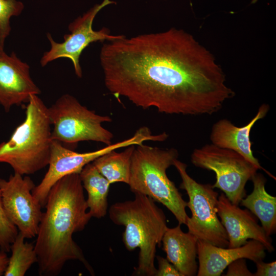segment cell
Listing matches in <instances>:
<instances>
[{
	"mask_svg": "<svg viewBox=\"0 0 276 276\" xmlns=\"http://www.w3.org/2000/svg\"><path fill=\"white\" fill-rule=\"evenodd\" d=\"M100 61L109 91L143 109L209 115L235 95L213 54L182 29L106 41Z\"/></svg>",
	"mask_w": 276,
	"mask_h": 276,
	"instance_id": "6da1fadb",
	"label": "cell"
},
{
	"mask_svg": "<svg viewBox=\"0 0 276 276\" xmlns=\"http://www.w3.org/2000/svg\"><path fill=\"white\" fill-rule=\"evenodd\" d=\"M40 222L34 248L41 276H56L70 260L81 262L93 270L81 248L73 239L83 230L92 217L85 199L79 173L67 175L51 189Z\"/></svg>",
	"mask_w": 276,
	"mask_h": 276,
	"instance_id": "7a4b0ae2",
	"label": "cell"
},
{
	"mask_svg": "<svg viewBox=\"0 0 276 276\" xmlns=\"http://www.w3.org/2000/svg\"><path fill=\"white\" fill-rule=\"evenodd\" d=\"M134 194L132 200L112 204L109 218L114 224L125 226L123 241L127 249H140L134 275L155 276L156 248L160 246L168 228L166 217L153 199L143 194Z\"/></svg>",
	"mask_w": 276,
	"mask_h": 276,
	"instance_id": "3957f363",
	"label": "cell"
},
{
	"mask_svg": "<svg viewBox=\"0 0 276 276\" xmlns=\"http://www.w3.org/2000/svg\"><path fill=\"white\" fill-rule=\"evenodd\" d=\"M27 103L24 122L8 141L0 144V163L21 175L48 165L52 142L48 107L38 95H32Z\"/></svg>",
	"mask_w": 276,
	"mask_h": 276,
	"instance_id": "277c9868",
	"label": "cell"
},
{
	"mask_svg": "<svg viewBox=\"0 0 276 276\" xmlns=\"http://www.w3.org/2000/svg\"><path fill=\"white\" fill-rule=\"evenodd\" d=\"M136 146L131 159L128 183L130 190L162 203L174 215L178 224L186 225L189 217L186 211L187 202L166 174L167 169L177 159L178 151L144 144Z\"/></svg>",
	"mask_w": 276,
	"mask_h": 276,
	"instance_id": "5b68a950",
	"label": "cell"
},
{
	"mask_svg": "<svg viewBox=\"0 0 276 276\" xmlns=\"http://www.w3.org/2000/svg\"><path fill=\"white\" fill-rule=\"evenodd\" d=\"M48 111L53 126L52 140L71 145L83 141L111 144L113 135L102 125L111 122V118L96 114L74 96L62 95L48 107Z\"/></svg>",
	"mask_w": 276,
	"mask_h": 276,
	"instance_id": "8992f818",
	"label": "cell"
},
{
	"mask_svg": "<svg viewBox=\"0 0 276 276\" xmlns=\"http://www.w3.org/2000/svg\"><path fill=\"white\" fill-rule=\"evenodd\" d=\"M173 166L181 178L180 188L189 196L187 206L192 216L187 218L186 224L188 232L198 240L227 247V235L218 216V193L212 185L198 183L192 178L187 172L185 163L176 159Z\"/></svg>",
	"mask_w": 276,
	"mask_h": 276,
	"instance_id": "52a82bcc",
	"label": "cell"
},
{
	"mask_svg": "<svg viewBox=\"0 0 276 276\" xmlns=\"http://www.w3.org/2000/svg\"><path fill=\"white\" fill-rule=\"evenodd\" d=\"M195 166L216 174L214 188L221 190L231 202L239 205L246 196L245 186L258 169L237 152L206 144L195 149L191 155Z\"/></svg>",
	"mask_w": 276,
	"mask_h": 276,
	"instance_id": "ba28073f",
	"label": "cell"
},
{
	"mask_svg": "<svg viewBox=\"0 0 276 276\" xmlns=\"http://www.w3.org/2000/svg\"><path fill=\"white\" fill-rule=\"evenodd\" d=\"M155 140L156 136L151 133L149 128L142 127L131 137L98 150L85 153L74 151L63 146L61 142L52 140L49 169L40 183L33 189L32 195L42 208H44L51 189L63 177L73 173L79 174L86 165L111 151Z\"/></svg>",
	"mask_w": 276,
	"mask_h": 276,
	"instance_id": "9c48e42d",
	"label": "cell"
},
{
	"mask_svg": "<svg viewBox=\"0 0 276 276\" xmlns=\"http://www.w3.org/2000/svg\"><path fill=\"white\" fill-rule=\"evenodd\" d=\"M111 0H103L96 4L82 16L75 19L68 26L70 33L64 36V41L57 42L51 35L47 34L50 49L43 54L40 60L42 66L60 58H66L72 62L77 77L82 76L79 59L84 50L90 43L97 41L104 42L119 39L124 35H112L109 30L103 27L98 31L93 29L94 20L97 14L105 7L115 4Z\"/></svg>",
	"mask_w": 276,
	"mask_h": 276,
	"instance_id": "30bf717a",
	"label": "cell"
},
{
	"mask_svg": "<svg viewBox=\"0 0 276 276\" xmlns=\"http://www.w3.org/2000/svg\"><path fill=\"white\" fill-rule=\"evenodd\" d=\"M35 187L30 177L15 172L8 180L0 178L5 213L25 239L36 236L43 213L32 194Z\"/></svg>",
	"mask_w": 276,
	"mask_h": 276,
	"instance_id": "8fae6325",
	"label": "cell"
},
{
	"mask_svg": "<svg viewBox=\"0 0 276 276\" xmlns=\"http://www.w3.org/2000/svg\"><path fill=\"white\" fill-rule=\"evenodd\" d=\"M40 90L32 80L29 65L12 52L9 55L0 47V104L6 111L28 103Z\"/></svg>",
	"mask_w": 276,
	"mask_h": 276,
	"instance_id": "7c38bea8",
	"label": "cell"
},
{
	"mask_svg": "<svg viewBox=\"0 0 276 276\" xmlns=\"http://www.w3.org/2000/svg\"><path fill=\"white\" fill-rule=\"evenodd\" d=\"M217 213L227 235V247H239L252 239L261 242L269 252L274 250L270 237L258 223L257 218L248 209L232 203L223 193L218 196Z\"/></svg>",
	"mask_w": 276,
	"mask_h": 276,
	"instance_id": "4fadbf2b",
	"label": "cell"
},
{
	"mask_svg": "<svg viewBox=\"0 0 276 276\" xmlns=\"http://www.w3.org/2000/svg\"><path fill=\"white\" fill-rule=\"evenodd\" d=\"M264 246L258 241L251 239L237 247H222L209 243L197 241L199 265L197 276H219L235 260L244 258L256 263L266 256Z\"/></svg>",
	"mask_w": 276,
	"mask_h": 276,
	"instance_id": "5bb4252c",
	"label": "cell"
},
{
	"mask_svg": "<svg viewBox=\"0 0 276 276\" xmlns=\"http://www.w3.org/2000/svg\"><path fill=\"white\" fill-rule=\"evenodd\" d=\"M269 105H261L255 116L243 127H238L231 121L222 119L213 125L210 133L212 144L220 148L233 150L255 165L258 169L264 170L269 176H273L261 166L252 153L250 133L252 127L259 120L264 118L269 111Z\"/></svg>",
	"mask_w": 276,
	"mask_h": 276,
	"instance_id": "9a60e30c",
	"label": "cell"
},
{
	"mask_svg": "<svg viewBox=\"0 0 276 276\" xmlns=\"http://www.w3.org/2000/svg\"><path fill=\"white\" fill-rule=\"evenodd\" d=\"M180 224L168 227L162 240L166 259L172 263L182 276L197 275L198 239L190 233L183 232Z\"/></svg>",
	"mask_w": 276,
	"mask_h": 276,
	"instance_id": "2e32d148",
	"label": "cell"
},
{
	"mask_svg": "<svg viewBox=\"0 0 276 276\" xmlns=\"http://www.w3.org/2000/svg\"><path fill=\"white\" fill-rule=\"evenodd\" d=\"M251 180L253 190L241 200L239 204L247 208L259 219L266 234L270 237L276 231V197L266 192V179L261 173H256Z\"/></svg>",
	"mask_w": 276,
	"mask_h": 276,
	"instance_id": "e0dca14e",
	"label": "cell"
},
{
	"mask_svg": "<svg viewBox=\"0 0 276 276\" xmlns=\"http://www.w3.org/2000/svg\"><path fill=\"white\" fill-rule=\"evenodd\" d=\"M79 175L83 187L87 193L86 201L89 213L92 217H104L108 208L110 182L98 171L92 162L83 167Z\"/></svg>",
	"mask_w": 276,
	"mask_h": 276,
	"instance_id": "ac0fdd59",
	"label": "cell"
},
{
	"mask_svg": "<svg viewBox=\"0 0 276 276\" xmlns=\"http://www.w3.org/2000/svg\"><path fill=\"white\" fill-rule=\"evenodd\" d=\"M135 145L127 147L124 151H111L95 159L92 163L110 182H123L127 184L130 177L131 156Z\"/></svg>",
	"mask_w": 276,
	"mask_h": 276,
	"instance_id": "d6986e66",
	"label": "cell"
},
{
	"mask_svg": "<svg viewBox=\"0 0 276 276\" xmlns=\"http://www.w3.org/2000/svg\"><path fill=\"white\" fill-rule=\"evenodd\" d=\"M25 238L18 232L11 245V256L9 258L5 276H24L35 263L37 262V255L32 243L25 242Z\"/></svg>",
	"mask_w": 276,
	"mask_h": 276,
	"instance_id": "ffe728a7",
	"label": "cell"
},
{
	"mask_svg": "<svg viewBox=\"0 0 276 276\" xmlns=\"http://www.w3.org/2000/svg\"><path fill=\"white\" fill-rule=\"evenodd\" d=\"M24 8L20 1L0 0V47H4L5 39L10 33V18L20 15Z\"/></svg>",
	"mask_w": 276,
	"mask_h": 276,
	"instance_id": "44dd1931",
	"label": "cell"
},
{
	"mask_svg": "<svg viewBox=\"0 0 276 276\" xmlns=\"http://www.w3.org/2000/svg\"><path fill=\"white\" fill-rule=\"evenodd\" d=\"M18 230L7 218L2 203L0 190V249L8 252L10 251L11 244L14 241Z\"/></svg>",
	"mask_w": 276,
	"mask_h": 276,
	"instance_id": "7402d4cb",
	"label": "cell"
},
{
	"mask_svg": "<svg viewBox=\"0 0 276 276\" xmlns=\"http://www.w3.org/2000/svg\"><path fill=\"white\" fill-rule=\"evenodd\" d=\"M227 267L226 276H254L253 273L248 269L244 258L235 260Z\"/></svg>",
	"mask_w": 276,
	"mask_h": 276,
	"instance_id": "603a6c76",
	"label": "cell"
},
{
	"mask_svg": "<svg viewBox=\"0 0 276 276\" xmlns=\"http://www.w3.org/2000/svg\"><path fill=\"white\" fill-rule=\"evenodd\" d=\"M158 263V269L155 276H182L175 266L166 258L161 256H156Z\"/></svg>",
	"mask_w": 276,
	"mask_h": 276,
	"instance_id": "cb8c5ba5",
	"label": "cell"
},
{
	"mask_svg": "<svg viewBox=\"0 0 276 276\" xmlns=\"http://www.w3.org/2000/svg\"><path fill=\"white\" fill-rule=\"evenodd\" d=\"M256 271L254 273V276H275L276 262L275 261L265 263L263 260L257 262Z\"/></svg>",
	"mask_w": 276,
	"mask_h": 276,
	"instance_id": "d4e9b609",
	"label": "cell"
},
{
	"mask_svg": "<svg viewBox=\"0 0 276 276\" xmlns=\"http://www.w3.org/2000/svg\"><path fill=\"white\" fill-rule=\"evenodd\" d=\"M7 252L0 250V276L4 275L8 263Z\"/></svg>",
	"mask_w": 276,
	"mask_h": 276,
	"instance_id": "484cf974",
	"label": "cell"
},
{
	"mask_svg": "<svg viewBox=\"0 0 276 276\" xmlns=\"http://www.w3.org/2000/svg\"><path fill=\"white\" fill-rule=\"evenodd\" d=\"M164 1H166V0H164Z\"/></svg>",
	"mask_w": 276,
	"mask_h": 276,
	"instance_id": "4316f807",
	"label": "cell"
}]
</instances>
